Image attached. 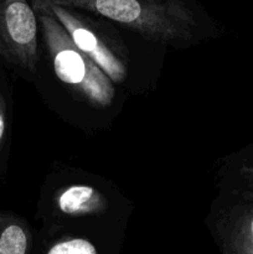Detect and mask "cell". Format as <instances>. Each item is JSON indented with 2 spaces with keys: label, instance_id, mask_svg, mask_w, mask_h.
<instances>
[{
  "label": "cell",
  "instance_id": "cell-1",
  "mask_svg": "<svg viewBox=\"0 0 253 254\" xmlns=\"http://www.w3.org/2000/svg\"><path fill=\"white\" fill-rule=\"evenodd\" d=\"M32 6L59 5L96 14L149 41L189 47L206 39L196 11L185 0H30Z\"/></svg>",
  "mask_w": 253,
  "mask_h": 254
},
{
  "label": "cell",
  "instance_id": "cell-2",
  "mask_svg": "<svg viewBox=\"0 0 253 254\" xmlns=\"http://www.w3.org/2000/svg\"><path fill=\"white\" fill-rule=\"evenodd\" d=\"M34 10L57 78L89 106L101 109L111 106L116 98V87L109 77L72 42L50 10Z\"/></svg>",
  "mask_w": 253,
  "mask_h": 254
},
{
  "label": "cell",
  "instance_id": "cell-3",
  "mask_svg": "<svg viewBox=\"0 0 253 254\" xmlns=\"http://www.w3.org/2000/svg\"><path fill=\"white\" fill-rule=\"evenodd\" d=\"M64 27L72 42L89 57L114 84L123 83L129 73V56L116 32L79 10L44 5Z\"/></svg>",
  "mask_w": 253,
  "mask_h": 254
},
{
  "label": "cell",
  "instance_id": "cell-4",
  "mask_svg": "<svg viewBox=\"0 0 253 254\" xmlns=\"http://www.w3.org/2000/svg\"><path fill=\"white\" fill-rule=\"evenodd\" d=\"M0 60L24 79L36 77L39 20L29 0H0Z\"/></svg>",
  "mask_w": 253,
  "mask_h": 254
},
{
  "label": "cell",
  "instance_id": "cell-5",
  "mask_svg": "<svg viewBox=\"0 0 253 254\" xmlns=\"http://www.w3.org/2000/svg\"><path fill=\"white\" fill-rule=\"evenodd\" d=\"M206 223L226 254H253V191L221 189Z\"/></svg>",
  "mask_w": 253,
  "mask_h": 254
},
{
  "label": "cell",
  "instance_id": "cell-6",
  "mask_svg": "<svg viewBox=\"0 0 253 254\" xmlns=\"http://www.w3.org/2000/svg\"><path fill=\"white\" fill-rule=\"evenodd\" d=\"M55 208L69 218L102 215L108 208L106 196L91 185L73 184L62 188L54 197Z\"/></svg>",
  "mask_w": 253,
  "mask_h": 254
},
{
  "label": "cell",
  "instance_id": "cell-7",
  "mask_svg": "<svg viewBox=\"0 0 253 254\" xmlns=\"http://www.w3.org/2000/svg\"><path fill=\"white\" fill-rule=\"evenodd\" d=\"M30 243L27 221L11 211H0V254H27Z\"/></svg>",
  "mask_w": 253,
  "mask_h": 254
},
{
  "label": "cell",
  "instance_id": "cell-8",
  "mask_svg": "<svg viewBox=\"0 0 253 254\" xmlns=\"http://www.w3.org/2000/svg\"><path fill=\"white\" fill-rule=\"evenodd\" d=\"M12 89L6 67L0 60V189L4 183L11 144Z\"/></svg>",
  "mask_w": 253,
  "mask_h": 254
},
{
  "label": "cell",
  "instance_id": "cell-9",
  "mask_svg": "<svg viewBox=\"0 0 253 254\" xmlns=\"http://www.w3.org/2000/svg\"><path fill=\"white\" fill-rule=\"evenodd\" d=\"M223 186L221 189H238L253 191V146L228 158L220 170Z\"/></svg>",
  "mask_w": 253,
  "mask_h": 254
},
{
  "label": "cell",
  "instance_id": "cell-10",
  "mask_svg": "<svg viewBox=\"0 0 253 254\" xmlns=\"http://www.w3.org/2000/svg\"><path fill=\"white\" fill-rule=\"evenodd\" d=\"M47 254H97V250L84 238H67L52 246Z\"/></svg>",
  "mask_w": 253,
  "mask_h": 254
}]
</instances>
